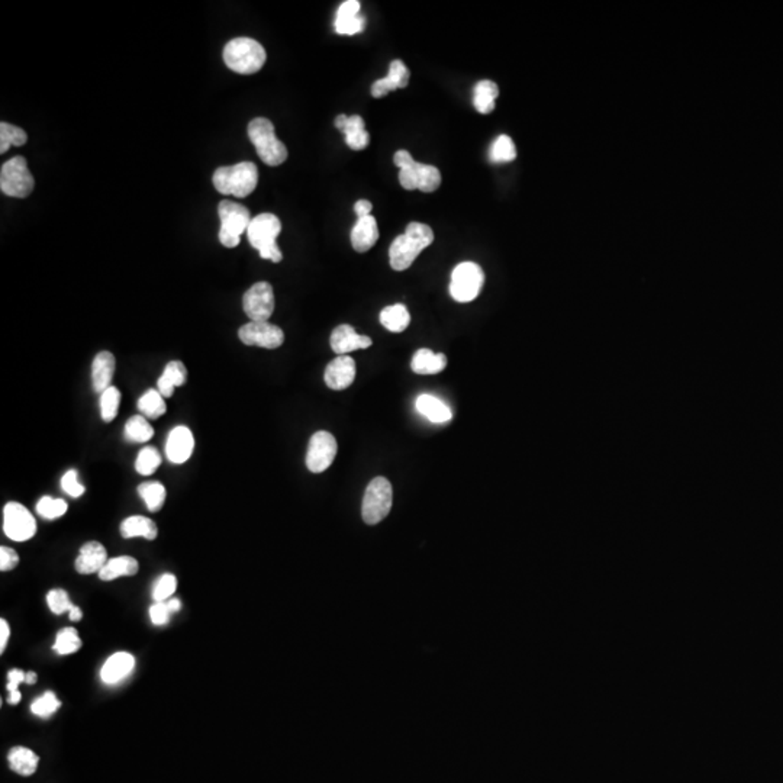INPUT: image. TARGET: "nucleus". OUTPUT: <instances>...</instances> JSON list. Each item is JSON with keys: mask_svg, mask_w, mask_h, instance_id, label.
<instances>
[{"mask_svg": "<svg viewBox=\"0 0 783 783\" xmlns=\"http://www.w3.org/2000/svg\"><path fill=\"white\" fill-rule=\"evenodd\" d=\"M434 243V233L431 226L421 222H411L406 226L405 234L395 238L390 245V266L396 272H404L413 266L422 250Z\"/></svg>", "mask_w": 783, "mask_h": 783, "instance_id": "1", "label": "nucleus"}, {"mask_svg": "<svg viewBox=\"0 0 783 783\" xmlns=\"http://www.w3.org/2000/svg\"><path fill=\"white\" fill-rule=\"evenodd\" d=\"M394 163L399 167V183L406 191L431 193L439 188L441 173L438 168L418 163L406 149H399L395 153Z\"/></svg>", "mask_w": 783, "mask_h": 783, "instance_id": "2", "label": "nucleus"}, {"mask_svg": "<svg viewBox=\"0 0 783 783\" xmlns=\"http://www.w3.org/2000/svg\"><path fill=\"white\" fill-rule=\"evenodd\" d=\"M212 182L215 189L222 195L247 198L256 191L259 170L251 161H241L237 165L217 168Z\"/></svg>", "mask_w": 783, "mask_h": 783, "instance_id": "3", "label": "nucleus"}, {"mask_svg": "<svg viewBox=\"0 0 783 783\" xmlns=\"http://www.w3.org/2000/svg\"><path fill=\"white\" fill-rule=\"evenodd\" d=\"M266 58L268 55L260 42L245 37L231 39L224 48V62L226 67L235 73L245 74V76L260 72Z\"/></svg>", "mask_w": 783, "mask_h": 783, "instance_id": "4", "label": "nucleus"}, {"mask_svg": "<svg viewBox=\"0 0 783 783\" xmlns=\"http://www.w3.org/2000/svg\"><path fill=\"white\" fill-rule=\"evenodd\" d=\"M249 138L266 165L276 167L287 160L286 146L276 137L275 125L268 118L252 119L249 123Z\"/></svg>", "mask_w": 783, "mask_h": 783, "instance_id": "5", "label": "nucleus"}, {"mask_svg": "<svg viewBox=\"0 0 783 783\" xmlns=\"http://www.w3.org/2000/svg\"><path fill=\"white\" fill-rule=\"evenodd\" d=\"M219 241L226 249H235L240 244L241 235L249 230L251 214L247 208L231 200H222L218 207Z\"/></svg>", "mask_w": 783, "mask_h": 783, "instance_id": "6", "label": "nucleus"}, {"mask_svg": "<svg viewBox=\"0 0 783 783\" xmlns=\"http://www.w3.org/2000/svg\"><path fill=\"white\" fill-rule=\"evenodd\" d=\"M394 504V489L387 478H376L364 492L362 516L369 525H376L387 518Z\"/></svg>", "mask_w": 783, "mask_h": 783, "instance_id": "7", "label": "nucleus"}, {"mask_svg": "<svg viewBox=\"0 0 783 783\" xmlns=\"http://www.w3.org/2000/svg\"><path fill=\"white\" fill-rule=\"evenodd\" d=\"M485 285V273L479 264L464 261L451 273L450 294L455 302H472L478 298Z\"/></svg>", "mask_w": 783, "mask_h": 783, "instance_id": "8", "label": "nucleus"}, {"mask_svg": "<svg viewBox=\"0 0 783 783\" xmlns=\"http://www.w3.org/2000/svg\"><path fill=\"white\" fill-rule=\"evenodd\" d=\"M35 180L25 157L16 156L6 161L0 170V189L11 198H27L34 191Z\"/></svg>", "mask_w": 783, "mask_h": 783, "instance_id": "9", "label": "nucleus"}, {"mask_svg": "<svg viewBox=\"0 0 783 783\" xmlns=\"http://www.w3.org/2000/svg\"><path fill=\"white\" fill-rule=\"evenodd\" d=\"M4 532L8 539L23 543L34 537L37 523L31 512L22 504L9 502L4 508Z\"/></svg>", "mask_w": 783, "mask_h": 783, "instance_id": "10", "label": "nucleus"}, {"mask_svg": "<svg viewBox=\"0 0 783 783\" xmlns=\"http://www.w3.org/2000/svg\"><path fill=\"white\" fill-rule=\"evenodd\" d=\"M275 292L268 282L252 285L243 298L245 315L254 322H268L275 312Z\"/></svg>", "mask_w": 783, "mask_h": 783, "instance_id": "11", "label": "nucleus"}, {"mask_svg": "<svg viewBox=\"0 0 783 783\" xmlns=\"http://www.w3.org/2000/svg\"><path fill=\"white\" fill-rule=\"evenodd\" d=\"M280 231H282V222L276 215L260 214L250 222L247 235L250 244L259 251V254H261L279 247L276 240L279 237Z\"/></svg>", "mask_w": 783, "mask_h": 783, "instance_id": "12", "label": "nucleus"}, {"mask_svg": "<svg viewBox=\"0 0 783 783\" xmlns=\"http://www.w3.org/2000/svg\"><path fill=\"white\" fill-rule=\"evenodd\" d=\"M336 450H338L336 439L331 432H315L311 437L310 446H308L306 467L312 473H322L333 464Z\"/></svg>", "mask_w": 783, "mask_h": 783, "instance_id": "13", "label": "nucleus"}, {"mask_svg": "<svg viewBox=\"0 0 783 783\" xmlns=\"http://www.w3.org/2000/svg\"><path fill=\"white\" fill-rule=\"evenodd\" d=\"M240 340L245 345H256V347L275 350L285 343V333L277 325L270 322H249L243 325L238 331Z\"/></svg>", "mask_w": 783, "mask_h": 783, "instance_id": "14", "label": "nucleus"}, {"mask_svg": "<svg viewBox=\"0 0 783 783\" xmlns=\"http://www.w3.org/2000/svg\"><path fill=\"white\" fill-rule=\"evenodd\" d=\"M195 450V438L191 430L184 425H179L168 434L166 443V455L174 464H183L191 459Z\"/></svg>", "mask_w": 783, "mask_h": 783, "instance_id": "15", "label": "nucleus"}, {"mask_svg": "<svg viewBox=\"0 0 783 783\" xmlns=\"http://www.w3.org/2000/svg\"><path fill=\"white\" fill-rule=\"evenodd\" d=\"M355 362L350 355H338L325 369V385L333 390H345L354 382Z\"/></svg>", "mask_w": 783, "mask_h": 783, "instance_id": "16", "label": "nucleus"}, {"mask_svg": "<svg viewBox=\"0 0 783 783\" xmlns=\"http://www.w3.org/2000/svg\"><path fill=\"white\" fill-rule=\"evenodd\" d=\"M329 343H331L333 352L338 355H345L348 353L355 352V350L371 347V338L360 336V334L355 333L352 325L347 324L338 325L334 329Z\"/></svg>", "mask_w": 783, "mask_h": 783, "instance_id": "17", "label": "nucleus"}, {"mask_svg": "<svg viewBox=\"0 0 783 783\" xmlns=\"http://www.w3.org/2000/svg\"><path fill=\"white\" fill-rule=\"evenodd\" d=\"M364 27H366V20L363 15H360L359 0H347L345 4H341L334 22L336 34H360L364 31Z\"/></svg>", "mask_w": 783, "mask_h": 783, "instance_id": "18", "label": "nucleus"}, {"mask_svg": "<svg viewBox=\"0 0 783 783\" xmlns=\"http://www.w3.org/2000/svg\"><path fill=\"white\" fill-rule=\"evenodd\" d=\"M336 128L345 134V142L354 151L366 149L370 142V135L364 128L363 118L360 115H338L334 121Z\"/></svg>", "mask_w": 783, "mask_h": 783, "instance_id": "19", "label": "nucleus"}, {"mask_svg": "<svg viewBox=\"0 0 783 783\" xmlns=\"http://www.w3.org/2000/svg\"><path fill=\"white\" fill-rule=\"evenodd\" d=\"M409 70L405 63L401 60H394L389 65V74L383 79H379L371 86V96L380 99L383 96L395 92L397 89H405L409 83Z\"/></svg>", "mask_w": 783, "mask_h": 783, "instance_id": "20", "label": "nucleus"}, {"mask_svg": "<svg viewBox=\"0 0 783 783\" xmlns=\"http://www.w3.org/2000/svg\"><path fill=\"white\" fill-rule=\"evenodd\" d=\"M107 560L109 558H107L106 549L98 541H89L81 546L74 567H76L77 574H99L100 570L104 569Z\"/></svg>", "mask_w": 783, "mask_h": 783, "instance_id": "21", "label": "nucleus"}, {"mask_svg": "<svg viewBox=\"0 0 783 783\" xmlns=\"http://www.w3.org/2000/svg\"><path fill=\"white\" fill-rule=\"evenodd\" d=\"M135 668V659L131 653L118 651L112 654L111 658L105 661L100 670V679L106 685H116L121 680L130 677Z\"/></svg>", "mask_w": 783, "mask_h": 783, "instance_id": "22", "label": "nucleus"}, {"mask_svg": "<svg viewBox=\"0 0 783 783\" xmlns=\"http://www.w3.org/2000/svg\"><path fill=\"white\" fill-rule=\"evenodd\" d=\"M379 240V226L375 217L357 219L352 230V245L357 252H367L373 249Z\"/></svg>", "mask_w": 783, "mask_h": 783, "instance_id": "23", "label": "nucleus"}, {"mask_svg": "<svg viewBox=\"0 0 783 783\" xmlns=\"http://www.w3.org/2000/svg\"><path fill=\"white\" fill-rule=\"evenodd\" d=\"M115 355L109 352H102L96 354L92 363L93 389L98 394H102L107 387H111L112 379L115 375Z\"/></svg>", "mask_w": 783, "mask_h": 783, "instance_id": "24", "label": "nucleus"}, {"mask_svg": "<svg viewBox=\"0 0 783 783\" xmlns=\"http://www.w3.org/2000/svg\"><path fill=\"white\" fill-rule=\"evenodd\" d=\"M413 373L417 375H437L447 367V357L443 353H434L430 348H421L413 357Z\"/></svg>", "mask_w": 783, "mask_h": 783, "instance_id": "25", "label": "nucleus"}, {"mask_svg": "<svg viewBox=\"0 0 783 783\" xmlns=\"http://www.w3.org/2000/svg\"><path fill=\"white\" fill-rule=\"evenodd\" d=\"M186 380H188L186 366L182 362H179V360H174V362H170L165 367V371H163V375L160 376L158 383H157V387H158L157 390L165 397H172L173 394H174V389L183 387Z\"/></svg>", "mask_w": 783, "mask_h": 783, "instance_id": "26", "label": "nucleus"}, {"mask_svg": "<svg viewBox=\"0 0 783 783\" xmlns=\"http://www.w3.org/2000/svg\"><path fill=\"white\" fill-rule=\"evenodd\" d=\"M415 406H417V411L421 415L429 418L434 424H444L453 417L451 409L444 402L439 401L438 397L432 396V395L418 396Z\"/></svg>", "mask_w": 783, "mask_h": 783, "instance_id": "27", "label": "nucleus"}, {"mask_svg": "<svg viewBox=\"0 0 783 783\" xmlns=\"http://www.w3.org/2000/svg\"><path fill=\"white\" fill-rule=\"evenodd\" d=\"M8 762L9 768L13 772L28 778V776H32L37 772L39 757L32 750L22 747V745H16L13 749L9 750Z\"/></svg>", "mask_w": 783, "mask_h": 783, "instance_id": "28", "label": "nucleus"}, {"mask_svg": "<svg viewBox=\"0 0 783 783\" xmlns=\"http://www.w3.org/2000/svg\"><path fill=\"white\" fill-rule=\"evenodd\" d=\"M121 535H123V539L142 537V539L153 541V540L157 539V535H158V528H157L156 523L153 520H149L146 516H128L121 523Z\"/></svg>", "mask_w": 783, "mask_h": 783, "instance_id": "29", "label": "nucleus"}, {"mask_svg": "<svg viewBox=\"0 0 783 783\" xmlns=\"http://www.w3.org/2000/svg\"><path fill=\"white\" fill-rule=\"evenodd\" d=\"M140 570L137 558L131 556H119V557L107 560L104 569L99 572V579L104 582L115 581L118 577L134 576Z\"/></svg>", "mask_w": 783, "mask_h": 783, "instance_id": "30", "label": "nucleus"}, {"mask_svg": "<svg viewBox=\"0 0 783 783\" xmlns=\"http://www.w3.org/2000/svg\"><path fill=\"white\" fill-rule=\"evenodd\" d=\"M498 96H499V89H498V84L495 81H479L474 86L473 90V105L476 107V111L481 114V115H486V114L495 111Z\"/></svg>", "mask_w": 783, "mask_h": 783, "instance_id": "31", "label": "nucleus"}, {"mask_svg": "<svg viewBox=\"0 0 783 783\" xmlns=\"http://www.w3.org/2000/svg\"><path fill=\"white\" fill-rule=\"evenodd\" d=\"M380 324L390 333H402L411 324V315H409L406 306L402 305V303L387 306L380 312Z\"/></svg>", "mask_w": 783, "mask_h": 783, "instance_id": "32", "label": "nucleus"}, {"mask_svg": "<svg viewBox=\"0 0 783 783\" xmlns=\"http://www.w3.org/2000/svg\"><path fill=\"white\" fill-rule=\"evenodd\" d=\"M138 409L147 420H157L165 415L167 406H166L165 396L158 390L149 389L140 397Z\"/></svg>", "mask_w": 783, "mask_h": 783, "instance_id": "33", "label": "nucleus"}, {"mask_svg": "<svg viewBox=\"0 0 783 783\" xmlns=\"http://www.w3.org/2000/svg\"><path fill=\"white\" fill-rule=\"evenodd\" d=\"M138 495L146 502L149 512H158L165 505L167 492L160 481H146L138 486Z\"/></svg>", "mask_w": 783, "mask_h": 783, "instance_id": "34", "label": "nucleus"}, {"mask_svg": "<svg viewBox=\"0 0 783 783\" xmlns=\"http://www.w3.org/2000/svg\"><path fill=\"white\" fill-rule=\"evenodd\" d=\"M153 427L149 425L146 417L135 415V417L126 421L125 437L126 439H130L132 443H147V441L153 438Z\"/></svg>", "mask_w": 783, "mask_h": 783, "instance_id": "35", "label": "nucleus"}, {"mask_svg": "<svg viewBox=\"0 0 783 783\" xmlns=\"http://www.w3.org/2000/svg\"><path fill=\"white\" fill-rule=\"evenodd\" d=\"M81 640L79 637V631L73 626H67L58 633L53 649L60 656H67V654L76 653L81 650Z\"/></svg>", "mask_w": 783, "mask_h": 783, "instance_id": "36", "label": "nucleus"}, {"mask_svg": "<svg viewBox=\"0 0 783 783\" xmlns=\"http://www.w3.org/2000/svg\"><path fill=\"white\" fill-rule=\"evenodd\" d=\"M489 158L492 163H509L516 158L515 144L508 135H499L490 147Z\"/></svg>", "mask_w": 783, "mask_h": 783, "instance_id": "37", "label": "nucleus"}, {"mask_svg": "<svg viewBox=\"0 0 783 783\" xmlns=\"http://www.w3.org/2000/svg\"><path fill=\"white\" fill-rule=\"evenodd\" d=\"M27 141L28 135L22 128L8 123H0V153H6L12 146L22 147Z\"/></svg>", "mask_w": 783, "mask_h": 783, "instance_id": "38", "label": "nucleus"}, {"mask_svg": "<svg viewBox=\"0 0 783 783\" xmlns=\"http://www.w3.org/2000/svg\"><path fill=\"white\" fill-rule=\"evenodd\" d=\"M119 404H121V392L118 387H107L100 394V417L105 422H111L118 415Z\"/></svg>", "mask_w": 783, "mask_h": 783, "instance_id": "39", "label": "nucleus"}, {"mask_svg": "<svg viewBox=\"0 0 783 783\" xmlns=\"http://www.w3.org/2000/svg\"><path fill=\"white\" fill-rule=\"evenodd\" d=\"M160 464L161 455L158 450L154 447H146L138 453L137 460H135V470L141 476H149L160 467Z\"/></svg>", "mask_w": 783, "mask_h": 783, "instance_id": "40", "label": "nucleus"}, {"mask_svg": "<svg viewBox=\"0 0 783 783\" xmlns=\"http://www.w3.org/2000/svg\"><path fill=\"white\" fill-rule=\"evenodd\" d=\"M67 508H69L67 502L64 499H58V498L44 497L37 504L38 515L46 520H57L60 516L64 515Z\"/></svg>", "mask_w": 783, "mask_h": 783, "instance_id": "41", "label": "nucleus"}, {"mask_svg": "<svg viewBox=\"0 0 783 783\" xmlns=\"http://www.w3.org/2000/svg\"><path fill=\"white\" fill-rule=\"evenodd\" d=\"M60 707H62V702L58 701L55 694L48 691L31 703V712L37 717L47 719V717L55 714Z\"/></svg>", "mask_w": 783, "mask_h": 783, "instance_id": "42", "label": "nucleus"}, {"mask_svg": "<svg viewBox=\"0 0 783 783\" xmlns=\"http://www.w3.org/2000/svg\"><path fill=\"white\" fill-rule=\"evenodd\" d=\"M177 589V579L174 574H166L156 582L153 589V600L156 602H166L172 600Z\"/></svg>", "mask_w": 783, "mask_h": 783, "instance_id": "43", "label": "nucleus"}, {"mask_svg": "<svg viewBox=\"0 0 783 783\" xmlns=\"http://www.w3.org/2000/svg\"><path fill=\"white\" fill-rule=\"evenodd\" d=\"M47 604L50 608L51 612L55 616H62L64 612H70V609L74 607L73 602L70 600L69 593L65 592L64 589H51L47 595Z\"/></svg>", "mask_w": 783, "mask_h": 783, "instance_id": "44", "label": "nucleus"}, {"mask_svg": "<svg viewBox=\"0 0 783 783\" xmlns=\"http://www.w3.org/2000/svg\"><path fill=\"white\" fill-rule=\"evenodd\" d=\"M62 489L64 490L69 497L81 498L83 495L84 488L79 481V473L77 470H69L62 478Z\"/></svg>", "mask_w": 783, "mask_h": 783, "instance_id": "45", "label": "nucleus"}, {"mask_svg": "<svg viewBox=\"0 0 783 783\" xmlns=\"http://www.w3.org/2000/svg\"><path fill=\"white\" fill-rule=\"evenodd\" d=\"M172 612L168 609L167 602H156L149 608V618L154 626H165L170 621Z\"/></svg>", "mask_w": 783, "mask_h": 783, "instance_id": "46", "label": "nucleus"}, {"mask_svg": "<svg viewBox=\"0 0 783 783\" xmlns=\"http://www.w3.org/2000/svg\"><path fill=\"white\" fill-rule=\"evenodd\" d=\"M20 565V556L11 547H0V570L9 572Z\"/></svg>", "mask_w": 783, "mask_h": 783, "instance_id": "47", "label": "nucleus"}, {"mask_svg": "<svg viewBox=\"0 0 783 783\" xmlns=\"http://www.w3.org/2000/svg\"><path fill=\"white\" fill-rule=\"evenodd\" d=\"M25 677H27V673L21 668H12L11 672L8 673V685H6L8 692L20 691V685L25 684Z\"/></svg>", "mask_w": 783, "mask_h": 783, "instance_id": "48", "label": "nucleus"}, {"mask_svg": "<svg viewBox=\"0 0 783 783\" xmlns=\"http://www.w3.org/2000/svg\"><path fill=\"white\" fill-rule=\"evenodd\" d=\"M9 635H11V630H9V624L6 619H0V653H4V649L8 646Z\"/></svg>", "mask_w": 783, "mask_h": 783, "instance_id": "49", "label": "nucleus"}, {"mask_svg": "<svg viewBox=\"0 0 783 783\" xmlns=\"http://www.w3.org/2000/svg\"><path fill=\"white\" fill-rule=\"evenodd\" d=\"M371 209V202L366 200V199H360L359 202H355L354 210L355 214H357V219L364 218V217H369L370 215Z\"/></svg>", "mask_w": 783, "mask_h": 783, "instance_id": "50", "label": "nucleus"}, {"mask_svg": "<svg viewBox=\"0 0 783 783\" xmlns=\"http://www.w3.org/2000/svg\"><path fill=\"white\" fill-rule=\"evenodd\" d=\"M69 618L70 621H73V623H79V621L83 618V612H81V608L74 605V607L70 609Z\"/></svg>", "mask_w": 783, "mask_h": 783, "instance_id": "51", "label": "nucleus"}, {"mask_svg": "<svg viewBox=\"0 0 783 783\" xmlns=\"http://www.w3.org/2000/svg\"><path fill=\"white\" fill-rule=\"evenodd\" d=\"M166 602H167L168 609H170L172 614L179 612L180 609H182V602H180L179 600H176V598H172V600H166Z\"/></svg>", "mask_w": 783, "mask_h": 783, "instance_id": "52", "label": "nucleus"}, {"mask_svg": "<svg viewBox=\"0 0 783 783\" xmlns=\"http://www.w3.org/2000/svg\"><path fill=\"white\" fill-rule=\"evenodd\" d=\"M21 698H22V695H21L20 691L9 692L8 702L11 705H16V703L21 702Z\"/></svg>", "mask_w": 783, "mask_h": 783, "instance_id": "53", "label": "nucleus"}, {"mask_svg": "<svg viewBox=\"0 0 783 783\" xmlns=\"http://www.w3.org/2000/svg\"><path fill=\"white\" fill-rule=\"evenodd\" d=\"M37 679H38V677H37V673L27 672V677H25V684H28V685L37 684Z\"/></svg>", "mask_w": 783, "mask_h": 783, "instance_id": "54", "label": "nucleus"}]
</instances>
